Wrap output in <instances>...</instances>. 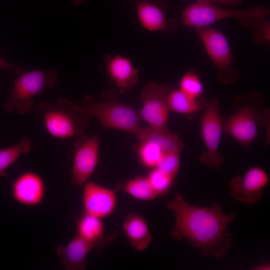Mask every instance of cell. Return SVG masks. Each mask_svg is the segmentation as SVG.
Listing matches in <instances>:
<instances>
[{
  "mask_svg": "<svg viewBox=\"0 0 270 270\" xmlns=\"http://www.w3.org/2000/svg\"><path fill=\"white\" fill-rule=\"evenodd\" d=\"M200 124L201 136L206 150L200 154V160L212 169L218 170L223 164L224 158L218 153L223 124L216 97L208 101L200 118Z\"/></svg>",
  "mask_w": 270,
  "mask_h": 270,
  "instance_id": "cell-8",
  "label": "cell"
},
{
  "mask_svg": "<svg viewBox=\"0 0 270 270\" xmlns=\"http://www.w3.org/2000/svg\"><path fill=\"white\" fill-rule=\"evenodd\" d=\"M105 226L102 218L84 212L76 220V234L90 240H97L104 236Z\"/></svg>",
  "mask_w": 270,
  "mask_h": 270,
  "instance_id": "cell-21",
  "label": "cell"
},
{
  "mask_svg": "<svg viewBox=\"0 0 270 270\" xmlns=\"http://www.w3.org/2000/svg\"><path fill=\"white\" fill-rule=\"evenodd\" d=\"M18 75L4 108L8 114L16 112L24 114L34 110L35 97L54 86L58 73L54 69H38L22 72Z\"/></svg>",
  "mask_w": 270,
  "mask_h": 270,
  "instance_id": "cell-5",
  "label": "cell"
},
{
  "mask_svg": "<svg viewBox=\"0 0 270 270\" xmlns=\"http://www.w3.org/2000/svg\"><path fill=\"white\" fill-rule=\"evenodd\" d=\"M208 2H210L224 4L229 6H235L240 5L242 3V0H197Z\"/></svg>",
  "mask_w": 270,
  "mask_h": 270,
  "instance_id": "cell-28",
  "label": "cell"
},
{
  "mask_svg": "<svg viewBox=\"0 0 270 270\" xmlns=\"http://www.w3.org/2000/svg\"><path fill=\"white\" fill-rule=\"evenodd\" d=\"M0 69L12 70L18 74L23 72L22 68L18 65L6 61L1 58H0Z\"/></svg>",
  "mask_w": 270,
  "mask_h": 270,
  "instance_id": "cell-27",
  "label": "cell"
},
{
  "mask_svg": "<svg viewBox=\"0 0 270 270\" xmlns=\"http://www.w3.org/2000/svg\"><path fill=\"white\" fill-rule=\"evenodd\" d=\"M168 208L172 210L175 218L173 239L188 240L204 256L216 260L224 256L232 245V238L226 232L234 219L232 212L224 214L217 202L210 207L190 204L178 192L174 199L168 202Z\"/></svg>",
  "mask_w": 270,
  "mask_h": 270,
  "instance_id": "cell-1",
  "label": "cell"
},
{
  "mask_svg": "<svg viewBox=\"0 0 270 270\" xmlns=\"http://www.w3.org/2000/svg\"><path fill=\"white\" fill-rule=\"evenodd\" d=\"M167 2L162 4L147 0H140L136 4V12L139 22L146 30L151 32H160L164 35L174 32L178 27L175 18H168L164 11Z\"/></svg>",
  "mask_w": 270,
  "mask_h": 270,
  "instance_id": "cell-15",
  "label": "cell"
},
{
  "mask_svg": "<svg viewBox=\"0 0 270 270\" xmlns=\"http://www.w3.org/2000/svg\"><path fill=\"white\" fill-rule=\"evenodd\" d=\"M83 186L82 202L84 212L104 218L115 211L118 199L116 191L92 181Z\"/></svg>",
  "mask_w": 270,
  "mask_h": 270,
  "instance_id": "cell-13",
  "label": "cell"
},
{
  "mask_svg": "<svg viewBox=\"0 0 270 270\" xmlns=\"http://www.w3.org/2000/svg\"><path fill=\"white\" fill-rule=\"evenodd\" d=\"M46 129L54 138H78L84 134L87 118L80 106L62 98L54 104L43 102L36 106Z\"/></svg>",
  "mask_w": 270,
  "mask_h": 270,
  "instance_id": "cell-4",
  "label": "cell"
},
{
  "mask_svg": "<svg viewBox=\"0 0 270 270\" xmlns=\"http://www.w3.org/2000/svg\"><path fill=\"white\" fill-rule=\"evenodd\" d=\"M104 60L112 82L120 92L130 91L138 83V70L128 58L119 54H108Z\"/></svg>",
  "mask_w": 270,
  "mask_h": 270,
  "instance_id": "cell-16",
  "label": "cell"
},
{
  "mask_svg": "<svg viewBox=\"0 0 270 270\" xmlns=\"http://www.w3.org/2000/svg\"><path fill=\"white\" fill-rule=\"evenodd\" d=\"M114 190L126 193L132 198L142 201H150L158 196L146 177L136 176L118 184Z\"/></svg>",
  "mask_w": 270,
  "mask_h": 270,
  "instance_id": "cell-20",
  "label": "cell"
},
{
  "mask_svg": "<svg viewBox=\"0 0 270 270\" xmlns=\"http://www.w3.org/2000/svg\"><path fill=\"white\" fill-rule=\"evenodd\" d=\"M172 87L150 82L142 88L140 98L142 106L138 112L141 120L151 128H168L169 110L168 96Z\"/></svg>",
  "mask_w": 270,
  "mask_h": 270,
  "instance_id": "cell-9",
  "label": "cell"
},
{
  "mask_svg": "<svg viewBox=\"0 0 270 270\" xmlns=\"http://www.w3.org/2000/svg\"><path fill=\"white\" fill-rule=\"evenodd\" d=\"M256 268H257L256 269L258 270H265L264 268H266V269L268 270V268H270V266L268 264H260V266H258Z\"/></svg>",
  "mask_w": 270,
  "mask_h": 270,
  "instance_id": "cell-29",
  "label": "cell"
},
{
  "mask_svg": "<svg viewBox=\"0 0 270 270\" xmlns=\"http://www.w3.org/2000/svg\"><path fill=\"white\" fill-rule=\"evenodd\" d=\"M138 153L140 162L146 168H155L164 153L154 143L148 141H140Z\"/></svg>",
  "mask_w": 270,
  "mask_h": 270,
  "instance_id": "cell-23",
  "label": "cell"
},
{
  "mask_svg": "<svg viewBox=\"0 0 270 270\" xmlns=\"http://www.w3.org/2000/svg\"><path fill=\"white\" fill-rule=\"evenodd\" d=\"M146 177L158 196H166L172 186L174 180L156 168H152Z\"/></svg>",
  "mask_w": 270,
  "mask_h": 270,
  "instance_id": "cell-24",
  "label": "cell"
},
{
  "mask_svg": "<svg viewBox=\"0 0 270 270\" xmlns=\"http://www.w3.org/2000/svg\"><path fill=\"white\" fill-rule=\"evenodd\" d=\"M104 100L98 102L86 95L80 106L87 118H97L102 127L117 129L138 134L143 129L138 113L132 106L118 100L116 90L102 93Z\"/></svg>",
  "mask_w": 270,
  "mask_h": 270,
  "instance_id": "cell-2",
  "label": "cell"
},
{
  "mask_svg": "<svg viewBox=\"0 0 270 270\" xmlns=\"http://www.w3.org/2000/svg\"><path fill=\"white\" fill-rule=\"evenodd\" d=\"M34 142L27 136H24L17 144L0 149V176H8V168L24 154H28L34 148Z\"/></svg>",
  "mask_w": 270,
  "mask_h": 270,
  "instance_id": "cell-22",
  "label": "cell"
},
{
  "mask_svg": "<svg viewBox=\"0 0 270 270\" xmlns=\"http://www.w3.org/2000/svg\"><path fill=\"white\" fill-rule=\"evenodd\" d=\"M270 14V9L262 6L232 10L219 8L210 2L196 0L183 10L182 20L186 26L196 28L209 26L222 19L234 18L250 28L253 33L268 20Z\"/></svg>",
  "mask_w": 270,
  "mask_h": 270,
  "instance_id": "cell-3",
  "label": "cell"
},
{
  "mask_svg": "<svg viewBox=\"0 0 270 270\" xmlns=\"http://www.w3.org/2000/svg\"><path fill=\"white\" fill-rule=\"evenodd\" d=\"M46 192L44 179L32 171H26L19 174L11 186L12 196L17 203L28 207L40 205Z\"/></svg>",
  "mask_w": 270,
  "mask_h": 270,
  "instance_id": "cell-14",
  "label": "cell"
},
{
  "mask_svg": "<svg viewBox=\"0 0 270 270\" xmlns=\"http://www.w3.org/2000/svg\"><path fill=\"white\" fill-rule=\"evenodd\" d=\"M180 90L189 96L197 98L202 94L204 86L198 74L190 71L181 78Z\"/></svg>",
  "mask_w": 270,
  "mask_h": 270,
  "instance_id": "cell-25",
  "label": "cell"
},
{
  "mask_svg": "<svg viewBox=\"0 0 270 270\" xmlns=\"http://www.w3.org/2000/svg\"><path fill=\"white\" fill-rule=\"evenodd\" d=\"M123 232L130 246L138 251L146 249L152 241L148 223L141 215L130 212L122 225Z\"/></svg>",
  "mask_w": 270,
  "mask_h": 270,
  "instance_id": "cell-17",
  "label": "cell"
},
{
  "mask_svg": "<svg viewBox=\"0 0 270 270\" xmlns=\"http://www.w3.org/2000/svg\"><path fill=\"white\" fill-rule=\"evenodd\" d=\"M74 4L76 6H80L83 2H85L86 0H72Z\"/></svg>",
  "mask_w": 270,
  "mask_h": 270,
  "instance_id": "cell-30",
  "label": "cell"
},
{
  "mask_svg": "<svg viewBox=\"0 0 270 270\" xmlns=\"http://www.w3.org/2000/svg\"><path fill=\"white\" fill-rule=\"evenodd\" d=\"M167 102L169 110L181 114L198 112L205 108L208 102L206 99L190 97L180 89L172 88L168 94Z\"/></svg>",
  "mask_w": 270,
  "mask_h": 270,
  "instance_id": "cell-19",
  "label": "cell"
},
{
  "mask_svg": "<svg viewBox=\"0 0 270 270\" xmlns=\"http://www.w3.org/2000/svg\"><path fill=\"white\" fill-rule=\"evenodd\" d=\"M118 236L117 232H114L99 240H90L76 234L66 246H58L56 252L65 270H83L88 266L86 258L93 249L96 248L98 252L101 253Z\"/></svg>",
  "mask_w": 270,
  "mask_h": 270,
  "instance_id": "cell-10",
  "label": "cell"
},
{
  "mask_svg": "<svg viewBox=\"0 0 270 270\" xmlns=\"http://www.w3.org/2000/svg\"><path fill=\"white\" fill-rule=\"evenodd\" d=\"M194 29L218 71L219 81L226 84L235 82L239 74L234 66L232 54L224 33L210 26Z\"/></svg>",
  "mask_w": 270,
  "mask_h": 270,
  "instance_id": "cell-7",
  "label": "cell"
},
{
  "mask_svg": "<svg viewBox=\"0 0 270 270\" xmlns=\"http://www.w3.org/2000/svg\"><path fill=\"white\" fill-rule=\"evenodd\" d=\"M136 136L140 141H148L154 143L164 154L181 152L184 148L183 142L179 136L171 132L168 128H143Z\"/></svg>",
  "mask_w": 270,
  "mask_h": 270,
  "instance_id": "cell-18",
  "label": "cell"
},
{
  "mask_svg": "<svg viewBox=\"0 0 270 270\" xmlns=\"http://www.w3.org/2000/svg\"><path fill=\"white\" fill-rule=\"evenodd\" d=\"M71 180L82 186L94 172L99 161L100 134H82L75 142L73 150Z\"/></svg>",
  "mask_w": 270,
  "mask_h": 270,
  "instance_id": "cell-11",
  "label": "cell"
},
{
  "mask_svg": "<svg viewBox=\"0 0 270 270\" xmlns=\"http://www.w3.org/2000/svg\"><path fill=\"white\" fill-rule=\"evenodd\" d=\"M180 152L175 151L164 154L155 168L174 179L180 168Z\"/></svg>",
  "mask_w": 270,
  "mask_h": 270,
  "instance_id": "cell-26",
  "label": "cell"
},
{
  "mask_svg": "<svg viewBox=\"0 0 270 270\" xmlns=\"http://www.w3.org/2000/svg\"><path fill=\"white\" fill-rule=\"evenodd\" d=\"M269 178L262 168H250L243 177L234 176L229 184L232 196L237 200L254 204L262 198L263 188L267 185Z\"/></svg>",
  "mask_w": 270,
  "mask_h": 270,
  "instance_id": "cell-12",
  "label": "cell"
},
{
  "mask_svg": "<svg viewBox=\"0 0 270 270\" xmlns=\"http://www.w3.org/2000/svg\"><path fill=\"white\" fill-rule=\"evenodd\" d=\"M262 99L260 94L256 92L238 95L233 102L238 106L222 121L223 130L244 148L254 140L258 127L264 123L261 112L254 107Z\"/></svg>",
  "mask_w": 270,
  "mask_h": 270,
  "instance_id": "cell-6",
  "label": "cell"
}]
</instances>
